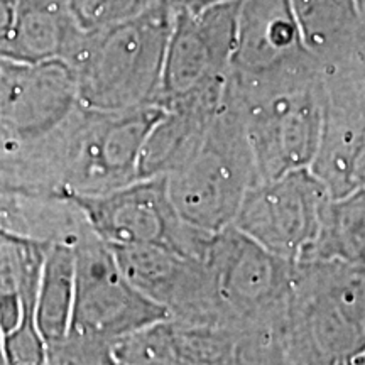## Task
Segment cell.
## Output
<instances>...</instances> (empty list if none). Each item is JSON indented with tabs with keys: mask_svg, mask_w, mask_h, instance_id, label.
Segmentation results:
<instances>
[{
	"mask_svg": "<svg viewBox=\"0 0 365 365\" xmlns=\"http://www.w3.org/2000/svg\"><path fill=\"white\" fill-rule=\"evenodd\" d=\"M75 245H49L44 255L36 299V327L46 350L61 344L70 331L76 279Z\"/></svg>",
	"mask_w": 365,
	"mask_h": 365,
	"instance_id": "cell-19",
	"label": "cell"
},
{
	"mask_svg": "<svg viewBox=\"0 0 365 365\" xmlns=\"http://www.w3.org/2000/svg\"><path fill=\"white\" fill-rule=\"evenodd\" d=\"M48 247L0 230V336L36 327V299Z\"/></svg>",
	"mask_w": 365,
	"mask_h": 365,
	"instance_id": "cell-17",
	"label": "cell"
},
{
	"mask_svg": "<svg viewBox=\"0 0 365 365\" xmlns=\"http://www.w3.org/2000/svg\"><path fill=\"white\" fill-rule=\"evenodd\" d=\"M76 279L68 335L117 344L168 318L118 269L110 247L93 232L76 242Z\"/></svg>",
	"mask_w": 365,
	"mask_h": 365,
	"instance_id": "cell-6",
	"label": "cell"
},
{
	"mask_svg": "<svg viewBox=\"0 0 365 365\" xmlns=\"http://www.w3.org/2000/svg\"><path fill=\"white\" fill-rule=\"evenodd\" d=\"M71 198L93 234L107 245H156L203 259L212 235L178 217L164 178L137 180L102 195Z\"/></svg>",
	"mask_w": 365,
	"mask_h": 365,
	"instance_id": "cell-7",
	"label": "cell"
},
{
	"mask_svg": "<svg viewBox=\"0 0 365 365\" xmlns=\"http://www.w3.org/2000/svg\"><path fill=\"white\" fill-rule=\"evenodd\" d=\"M330 200L312 170L287 173L254 185L232 225L271 254L298 262L317 239Z\"/></svg>",
	"mask_w": 365,
	"mask_h": 365,
	"instance_id": "cell-8",
	"label": "cell"
},
{
	"mask_svg": "<svg viewBox=\"0 0 365 365\" xmlns=\"http://www.w3.org/2000/svg\"><path fill=\"white\" fill-rule=\"evenodd\" d=\"M237 333L222 325L166 318L118 340L117 365H223Z\"/></svg>",
	"mask_w": 365,
	"mask_h": 365,
	"instance_id": "cell-13",
	"label": "cell"
},
{
	"mask_svg": "<svg viewBox=\"0 0 365 365\" xmlns=\"http://www.w3.org/2000/svg\"><path fill=\"white\" fill-rule=\"evenodd\" d=\"M240 0L202 12L173 11L158 107L220 88L230 75Z\"/></svg>",
	"mask_w": 365,
	"mask_h": 365,
	"instance_id": "cell-10",
	"label": "cell"
},
{
	"mask_svg": "<svg viewBox=\"0 0 365 365\" xmlns=\"http://www.w3.org/2000/svg\"><path fill=\"white\" fill-rule=\"evenodd\" d=\"M308 63L317 61L304 48L291 0H240L232 73L257 76Z\"/></svg>",
	"mask_w": 365,
	"mask_h": 365,
	"instance_id": "cell-12",
	"label": "cell"
},
{
	"mask_svg": "<svg viewBox=\"0 0 365 365\" xmlns=\"http://www.w3.org/2000/svg\"><path fill=\"white\" fill-rule=\"evenodd\" d=\"M232 2H237V0H173L171 9L173 11H186L195 14Z\"/></svg>",
	"mask_w": 365,
	"mask_h": 365,
	"instance_id": "cell-23",
	"label": "cell"
},
{
	"mask_svg": "<svg viewBox=\"0 0 365 365\" xmlns=\"http://www.w3.org/2000/svg\"><path fill=\"white\" fill-rule=\"evenodd\" d=\"M223 365H284L277 327L237 333L234 352Z\"/></svg>",
	"mask_w": 365,
	"mask_h": 365,
	"instance_id": "cell-22",
	"label": "cell"
},
{
	"mask_svg": "<svg viewBox=\"0 0 365 365\" xmlns=\"http://www.w3.org/2000/svg\"><path fill=\"white\" fill-rule=\"evenodd\" d=\"M301 261L365 266V190H355L327 203L317 239Z\"/></svg>",
	"mask_w": 365,
	"mask_h": 365,
	"instance_id": "cell-20",
	"label": "cell"
},
{
	"mask_svg": "<svg viewBox=\"0 0 365 365\" xmlns=\"http://www.w3.org/2000/svg\"><path fill=\"white\" fill-rule=\"evenodd\" d=\"M118 269L168 318L222 325L203 259L156 245H108Z\"/></svg>",
	"mask_w": 365,
	"mask_h": 365,
	"instance_id": "cell-11",
	"label": "cell"
},
{
	"mask_svg": "<svg viewBox=\"0 0 365 365\" xmlns=\"http://www.w3.org/2000/svg\"><path fill=\"white\" fill-rule=\"evenodd\" d=\"M349 365H365V349Z\"/></svg>",
	"mask_w": 365,
	"mask_h": 365,
	"instance_id": "cell-25",
	"label": "cell"
},
{
	"mask_svg": "<svg viewBox=\"0 0 365 365\" xmlns=\"http://www.w3.org/2000/svg\"><path fill=\"white\" fill-rule=\"evenodd\" d=\"M173 14L163 2L135 19L83 34L70 63L83 107L113 112L158 105Z\"/></svg>",
	"mask_w": 365,
	"mask_h": 365,
	"instance_id": "cell-3",
	"label": "cell"
},
{
	"mask_svg": "<svg viewBox=\"0 0 365 365\" xmlns=\"http://www.w3.org/2000/svg\"><path fill=\"white\" fill-rule=\"evenodd\" d=\"M284 365H349L365 349V266L298 261L279 325Z\"/></svg>",
	"mask_w": 365,
	"mask_h": 365,
	"instance_id": "cell-2",
	"label": "cell"
},
{
	"mask_svg": "<svg viewBox=\"0 0 365 365\" xmlns=\"http://www.w3.org/2000/svg\"><path fill=\"white\" fill-rule=\"evenodd\" d=\"M203 264L227 328L240 333L281 325L296 262L271 254L230 225L210 235Z\"/></svg>",
	"mask_w": 365,
	"mask_h": 365,
	"instance_id": "cell-5",
	"label": "cell"
},
{
	"mask_svg": "<svg viewBox=\"0 0 365 365\" xmlns=\"http://www.w3.org/2000/svg\"><path fill=\"white\" fill-rule=\"evenodd\" d=\"M78 105V85L70 63L0 61V159L41 143Z\"/></svg>",
	"mask_w": 365,
	"mask_h": 365,
	"instance_id": "cell-9",
	"label": "cell"
},
{
	"mask_svg": "<svg viewBox=\"0 0 365 365\" xmlns=\"http://www.w3.org/2000/svg\"><path fill=\"white\" fill-rule=\"evenodd\" d=\"M17 0H0V34L7 29L16 12Z\"/></svg>",
	"mask_w": 365,
	"mask_h": 365,
	"instance_id": "cell-24",
	"label": "cell"
},
{
	"mask_svg": "<svg viewBox=\"0 0 365 365\" xmlns=\"http://www.w3.org/2000/svg\"><path fill=\"white\" fill-rule=\"evenodd\" d=\"M301 38L319 68L345 61L360 51L355 0H291Z\"/></svg>",
	"mask_w": 365,
	"mask_h": 365,
	"instance_id": "cell-18",
	"label": "cell"
},
{
	"mask_svg": "<svg viewBox=\"0 0 365 365\" xmlns=\"http://www.w3.org/2000/svg\"><path fill=\"white\" fill-rule=\"evenodd\" d=\"M0 230L39 245L71 244L93 232L70 195L0 182Z\"/></svg>",
	"mask_w": 365,
	"mask_h": 365,
	"instance_id": "cell-16",
	"label": "cell"
},
{
	"mask_svg": "<svg viewBox=\"0 0 365 365\" xmlns=\"http://www.w3.org/2000/svg\"><path fill=\"white\" fill-rule=\"evenodd\" d=\"M83 34L65 0H17L12 22L0 34V61L38 65L63 59L71 63Z\"/></svg>",
	"mask_w": 365,
	"mask_h": 365,
	"instance_id": "cell-15",
	"label": "cell"
},
{
	"mask_svg": "<svg viewBox=\"0 0 365 365\" xmlns=\"http://www.w3.org/2000/svg\"><path fill=\"white\" fill-rule=\"evenodd\" d=\"M227 83L163 108L137 163V180L166 178L190 159L220 112Z\"/></svg>",
	"mask_w": 365,
	"mask_h": 365,
	"instance_id": "cell-14",
	"label": "cell"
},
{
	"mask_svg": "<svg viewBox=\"0 0 365 365\" xmlns=\"http://www.w3.org/2000/svg\"><path fill=\"white\" fill-rule=\"evenodd\" d=\"M164 180L173 207L186 225L217 234L234 223L259 176L242 118L227 95L202 144Z\"/></svg>",
	"mask_w": 365,
	"mask_h": 365,
	"instance_id": "cell-4",
	"label": "cell"
},
{
	"mask_svg": "<svg viewBox=\"0 0 365 365\" xmlns=\"http://www.w3.org/2000/svg\"><path fill=\"white\" fill-rule=\"evenodd\" d=\"M75 24L83 33H97L132 21L164 0H65Z\"/></svg>",
	"mask_w": 365,
	"mask_h": 365,
	"instance_id": "cell-21",
	"label": "cell"
},
{
	"mask_svg": "<svg viewBox=\"0 0 365 365\" xmlns=\"http://www.w3.org/2000/svg\"><path fill=\"white\" fill-rule=\"evenodd\" d=\"M225 95L242 118L259 181L309 170L325 108L319 65L308 63L257 76L230 71Z\"/></svg>",
	"mask_w": 365,
	"mask_h": 365,
	"instance_id": "cell-1",
	"label": "cell"
}]
</instances>
